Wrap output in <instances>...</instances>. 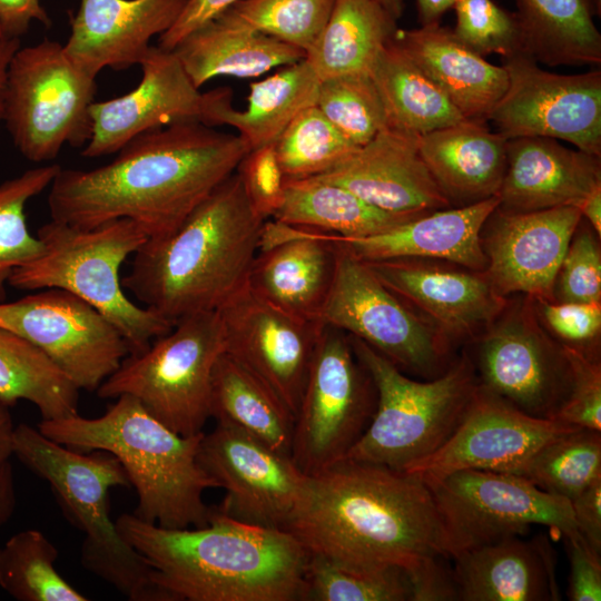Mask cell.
Masks as SVG:
<instances>
[{"label":"cell","mask_w":601,"mask_h":601,"mask_svg":"<svg viewBox=\"0 0 601 601\" xmlns=\"http://www.w3.org/2000/svg\"><path fill=\"white\" fill-rule=\"evenodd\" d=\"M213 128L162 127L135 137L95 169L61 167L49 186L51 219L92 228L127 218L148 239L171 234L250 150L239 135Z\"/></svg>","instance_id":"6da1fadb"},{"label":"cell","mask_w":601,"mask_h":601,"mask_svg":"<svg viewBox=\"0 0 601 601\" xmlns=\"http://www.w3.org/2000/svg\"><path fill=\"white\" fill-rule=\"evenodd\" d=\"M285 531L309 553L366 569L406 571L426 556L450 558L420 476L351 460L307 475Z\"/></svg>","instance_id":"7a4b0ae2"},{"label":"cell","mask_w":601,"mask_h":601,"mask_svg":"<svg viewBox=\"0 0 601 601\" xmlns=\"http://www.w3.org/2000/svg\"><path fill=\"white\" fill-rule=\"evenodd\" d=\"M115 523L173 601L302 600L308 552L285 530L245 523L216 508L200 528H162L134 513Z\"/></svg>","instance_id":"3957f363"},{"label":"cell","mask_w":601,"mask_h":601,"mask_svg":"<svg viewBox=\"0 0 601 601\" xmlns=\"http://www.w3.org/2000/svg\"><path fill=\"white\" fill-rule=\"evenodd\" d=\"M265 221L235 171L176 230L134 254L122 288L174 324L217 311L247 284Z\"/></svg>","instance_id":"277c9868"},{"label":"cell","mask_w":601,"mask_h":601,"mask_svg":"<svg viewBox=\"0 0 601 601\" xmlns=\"http://www.w3.org/2000/svg\"><path fill=\"white\" fill-rule=\"evenodd\" d=\"M98 417L78 413L41 420L39 431L73 450L105 451L118 459L138 504L140 520L168 529L205 526L213 508L204 502L218 483L200 466L203 433L183 436L151 414L134 397L120 395Z\"/></svg>","instance_id":"5b68a950"},{"label":"cell","mask_w":601,"mask_h":601,"mask_svg":"<svg viewBox=\"0 0 601 601\" xmlns=\"http://www.w3.org/2000/svg\"><path fill=\"white\" fill-rule=\"evenodd\" d=\"M12 455L47 481L66 516L85 533L82 566L131 601H173L152 580L144 556L118 533L109 515V492L129 486L127 473L112 454L76 452L26 423L14 426Z\"/></svg>","instance_id":"8992f818"},{"label":"cell","mask_w":601,"mask_h":601,"mask_svg":"<svg viewBox=\"0 0 601 601\" xmlns=\"http://www.w3.org/2000/svg\"><path fill=\"white\" fill-rule=\"evenodd\" d=\"M43 252L16 268L8 285L20 290L61 288L83 299L120 332L129 354L140 353L174 327L148 307H139L124 293L120 267L148 236L135 221L120 218L92 228L57 220L37 230Z\"/></svg>","instance_id":"52a82bcc"},{"label":"cell","mask_w":601,"mask_h":601,"mask_svg":"<svg viewBox=\"0 0 601 601\" xmlns=\"http://www.w3.org/2000/svg\"><path fill=\"white\" fill-rule=\"evenodd\" d=\"M353 351L376 388L371 423L344 460L405 472L437 451L463 420L479 386L467 354L434 378L421 382L358 338Z\"/></svg>","instance_id":"ba28073f"},{"label":"cell","mask_w":601,"mask_h":601,"mask_svg":"<svg viewBox=\"0 0 601 601\" xmlns=\"http://www.w3.org/2000/svg\"><path fill=\"white\" fill-rule=\"evenodd\" d=\"M224 347L217 311L185 316L147 349L127 355L96 392L101 398H136L183 436L203 433L210 417L213 370Z\"/></svg>","instance_id":"9c48e42d"},{"label":"cell","mask_w":601,"mask_h":601,"mask_svg":"<svg viewBox=\"0 0 601 601\" xmlns=\"http://www.w3.org/2000/svg\"><path fill=\"white\" fill-rule=\"evenodd\" d=\"M96 77L45 39L20 47L8 70L3 125L18 151L32 162L53 160L65 145L85 147L91 135Z\"/></svg>","instance_id":"30bf717a"},{"label":"cell","mask_w":601,"mask_h":601,"mask_svg":"<svg viewBox=\"0 0 601 601\" xmlns=\"http://www.w3.org/2000/svg\"><path fill=\"white\" fill-rule=\"evenodd\" d=\"M376 388L346 333L323 325L295 415L292 460L306 475L343 461L375 408Z\"/></svg>","instance_id":"8fae6325"},{"label":"cell","mask_w":601,"mask_h":601,"mask_svg":"<svg viewBox=\"0 0 601 601\" xmlns=\"http://www.w3.org/2000/svg\"><path fill=\"white\" fill-rule=\"evenodd\" d=\"M437 508L450 558L497 540L522 535L531 525L579 533L571 502L508 472L462 470L426 483Z\"/></svg>","instance_id":"7c38bea8"},{"label":"cell","mask_w":601,"mask_h":601,"mask_svg":"<svg viewBox=\"0 0 601 601\" xmlns=\"http://www.w3.org/2000/svg\"><path fill=\"white\" fill-rule=\"evenodd\" d=\"M336 249L335 275L319 323L361 339L402 372L428 380L442 374L451 363V346L443 336L364 262Z\"/></svg>","instance_id":"4fadbf2b"},{"label":"cell","mask_w":601,"mask_h":601,"mask_svg":"<svg viewBox=\"0 0 601 601\" xmlns=\"http://www.w3.org/2000/svg\"><path fill=\"white\" fill-rule=\"evenodd\" d=\"M472 343L479 385L519 411L553 420L571 386L563 346L540 323L530 296L509 306Z\"/></svg>","instance_id":"5bb4252c"},{"label":"cell","mask_w":601,"mask_h":601,"mask_svg":"<svg viewBox=\"0 0 601 601\" xmlns=\"http://www.w3.org/2000/svg\"><path fill=\"white\" fill-rule=\"evenodd\" d=\"M508 87L490 114L506 139L546 137L601 157V71L560 75L526 53L502 58Z\"/></svg>","instance_id":"9a60e30c"},{"label":"cell","mask_w":601,"mask_h":601,"mask_svg":"<svg viewBox=\"0 0 601 601\" xmlns=\"http://www.w3.org/2000/svg\"><path fill=\"white\" fill-rule=\"evenodd\" d=\"M0 327L32 343L79 390L89 392L97 391L130 353L110 321L61 288L0 300Z\"/></svg>","instance_id":"2e32d148"},{"label":"cell","mask_w":601,"mask_h":601,"mask_svg":"<svg viewBox=\"0 0 601 601\" xmlns=\"http://www.w3.org/2000/svg\"><path fill=\"white\" fill-rule=\"evenodd\" d=\"M200 466L224 489L218 508L235 520L285 530L300 500L307 475L292 457L221 420L203 434Z\"/></svg>","instance_id":"e0dca14e"},{"label":"cell","mask_w":601,"mask_h":601,"mask_svg":"<svg viewBox=\"0 0 601 601\" xmlns=\"http://www.w3.org/2000/svg\"><path fill=\"white\" fill-rule=\"evenodd\" d=\"M224 352L267 386L295 416L323 327L257 297L247 284L217 309Z\"/></svg>","instance_id":"ac0fdd59"},{"label":"cell","mask_w":601,"mask_h":601,"mask_svg":"<svg viewBox=\"0 0 601 601\" xmlns=\"http://www.w3.org/2000/svg\"><path fill=\"white\" fill-rule=\"evenodd\" d=\"M139 65L142 77L134 90L91 105V135L81 156L116 154L135 137L171 125L208 126L216 89L200 92L173 50L150 46Z\"/></svg>","instance_id":"d6986e66"},{"label":"cell","mask_w":601,"mask_h":601,"mask_svg":"<svg viewBox=\"0 0 601 601\" xmlns=\"http://www.w3.org/2000/svg\"><path fill=\"white\" fill-rule=\"evenodd\" d=\"M578 428L532 417L477 386L451 437L433 454L405 471L425 483L462 470L514 473L550 439Z\"/></svg>","instance_id":"ffe728a7"},{"label":"cell","mask_w":601,"mask_h":601,"mask_svg":"<svg viewBox=\"0 0 601 601\" xmlns=\"http://www.w3.org/2000/svg\"><path fill=\"white\" fill-rule=\"evenodd\" d=\"M364 263L385 287L427 319L451 348L476 339L508 304L484 272L422 258Z\"/></svg>","instance_id":"44dd1931"},{"label":"cell","mask_w":601,"mask_h":601,"mask_svg":"<svg viewBox=\"0 0 601 601\" xmlns=\"http://www.w3.org/2000/svg\"><path fill=\"white\" fill-rule=\"evenodd\" d=\"M581 219L573 206L531 211L497 206L481 231L484 273L495 289L505 297L518 293L554 302L556 273Z\"/></svg>","instance_id":"7402d4cb"},{"label":"cell","mask_w":601,"mask_h":601,"mask_svg":"<svg viewBox=\"0 0 601 601\" xmlns=\"http://www.w3.org/2000/svg\"><path fill=\"white\" fill-rule=\"evenodd\" d=\"M247 287L299 319L319 323L333 284L337 249L321 231L266 220Z\"/></svg>","instance_id":"603a6c76"},{"label":"cell","mask_w":601,"mask_h":601,"mask_svg":"<svg viewBox=\"0 0 601 601\" xmlns=\"http://www.w3.org/2000/svg\"><path fill=\"white\" fill-rule=\"evenodd\" d=\"M418 135L387 127L334 168L314 178L338 185L395 213L451 207L418 150Z\"/></svg>","instance_id":"cb8c5ba5"},{"label":"cell","mask_w":601,"mask_h":601,"mask_svg":"<svg viewBox=\"0 0 601 601\" xmlns=\"http://www.w3.org/2000/svg\"><path fill=\"white\" fill-rule=\"evenodd\" d=\"M188 0H80L63 49L80 69L97 77L105 68L139 65L150 39L167 31Z\"/></svg>","instance_id":"d4e9b609"},{"label":"cell","mask_w":601,"mask_h":601,"mask_svg":"<svg viewBox=\"0 0 601 601\" xmlns=\"http://www.w3.org/2000/svg\"><path fill=\"white\" fill-rule=\"evenodd\" d=\"M499 203L497 196H493L466 206L432 210L367 237L348 238L321 233L363 262L422 258L484 272L487 259L481 244V231Z\"/></svg>","instance_id":"484cf974"},{"label":"cell","mask_w":601,"mask_h":601,"mask_svg":"<svg viewBox=\"0 0 601 601\" xmlns=\"http://www.w3.org/2000/svg\"><path fill=\"white\" fill-rule=\"evenodd\" d=\"M601 187V157L564 147L546 137L506 140V168L499 208L531 211L562 206L580 209Z\"/></svg>","instance_id":"4316f807"},{"label":"cell","mask_w":601,"mask_h":601,"mask_svg":"<svg viewBox=\"0 0 601 601\" xmlns=\"http://www.w3.org/2000/svg\"><path fill=\"white\" fill-rule=\"evenodd\" d=\"M453 560L460 601L560 600L554 551L544 536L504 538Z\"/></svg>","instance_id":"83f0119b"},{"label":"cell","mask_w":601,"mask_h":601,"mask_svg":"<svg viewBox=\"0 0 601 601\" xmlns=\"http://www.w3.org/2000/svg\"><path fill=\"white\" fill-rule=\"evenodd\" d=\"M506 140L486 122L470 119L417 138L422 159L453 207L497 196L506 168Z\"/></svg>","instance_id":"f1b7e54d"},{"label":"cell","mask_w":601,"mask_h":601,"mask_svg":"<svg viewBox=\"0 0 601 601\" xmlns=\"http://www.w3.org/2000/svg\"><path fill=\"white\" fill-rule=\"evenodd\" d=\"M395 41L439 85L460 114L470 120H489L508 87L502 66L464 46L440 23L397 29Z\"/></svg>","instance_id":"f546056e"},{"label":"cell","mask_w":601,"mask_h":601,"mask_svg":"<svg viewBox=\"0 0 601 601\" xmlns=\"http://www.w3.org/2000/svg\"><path fill=\"white\" fill-rule=\"evenodd\" d=\"M173 51L197 88L216 77H258L306 57L304 50L221 13L187 35Z\"/></svg>","instance_id":"4dcf8cb0"},{"label":"cell","mask_w":601,"mask_h":601,"mask_svg":"<svg viewBox=\"0 0 601 601\" xmlns=\"http://www.w3.org/2000/svg\"><path fill=\"white\" fill-rule=\"evenodd\" d=\"M321 80L303 59L250 85L245 110L233 107L230 88H216L208 126H229L250 150L276 141L305 108L316 105Z\"/></svg>","instance_id":"1f68e13d"},{"label":"cell","mask_w":601,"mask_h":601,"mask_svg":"<svg viewBox=\"0 0 601 601\" xmlns=\"http://www.w3.org/2000/svg\"><path fill=\"white\" fill-rule=\"evenodd\" d=\"M425 213L378 208L338 185L317 178L285 181V197L272 219L348 238L387 231Z\"/></svg>","instance_id":"d6a6232c"},{"label":"cell","mask_w":601,"mask_h":601,"mask_svg":"<svg viewBox=\"0 0 601 601\" xmlns=\"http://www.w3.org/2000/svg\"><path fill=\"white\" fill-rule=\"evenodd\" d=\"M524 53L546 66L601 65L593 0H515Z\"/></svg>","instance_id":"836d02e7"},{"label":"cell","mask_w":601,"mask_h":601,"mask_svg":"<svg viewBox=\"0 0 601 601\" xmlns=\"http://www.w3.org/2000/svg\"><path fill=\"white\" fill-rule=\"evenodd\" d=\"M397 29V19L375 0H335L329 19L305 60L319 80L371 73L377 56Z\"/></svg>","instance_id":"e575fe53"},{"label":"cell","mask_w":601,"mask_h":601,"mask_svg":"<svg viewBox=\"0 0 601 601\" xmlns=\"http://www.w3.org/2000/svg\"><path fill=\"white\" fill-rule=\"evenodd\" d=\"M371 76L383 100L387 127L420 136L465 119L394 38L377 56Z\"/></svg>","instance_id":"d590c367"},{"label":"cell","mask_w":601,"mask_h":601,"mask_svg":"<svg viewBox=\"0 0 601 601\" xmlns=\"http://www.w3.org/2000/svg\"><path fill=\"white\" fill-rule=\"evenodd\" d=\"M210 417L292 457L295 416L257 377L223 352L211 376Z\"/></svg>","instance_id":"8d00e7d4"},{"label":"cell","mask_w":601,"mask_h":601,"mask_svg":"<svg viewBox=\"0 0 601 601\" xmlns=\"http://www.w3.org/2000/svg\"><path fill=\"white\" fill-rule=\"evenodd\" d=\"M79 388L32 343L0 327V398L32 403L41 420L78 413Z\"/></svg>","instance_id":"74e56055"},{"label":"cell","mask_w":601,"mask_h":601,"mask_svg":"<svg viewBox=\"0 0 601 601\" xmlns=\"http://www.w3.org/2000/svg\"><path fill=\"white\" fill-rule=\"evenodd\" d=\"M56 545L39 530L10 536L0 546V588L18 601H87L58 572Z\"/></svg>","instance_id":"f35d334b"},{"label":"cell","mask_w":601,"mask_h":601,"mask_svg":"<svg viewBox=\"0 0 601 601\" xmlns=\"http://www.w3.org/2000/svg\"><path fill=\"white\" fill-rule=\"evenodd\" d=\"M516 474L571 501L601 477V432L578 427L559 434L541 445Z\"/></svg>","instance_id":"ab89813d"},{"label":"cell","mask_w":601,"mask_h":601,"mask_svg":"<svg viewBox=\"0 0 601 601\" xmlns=\"http://www.w3.org/2000/svg\"><path fill=\"white\" fill-rule=\"evenodd\" d=\"M302 600L411 601V588L400 568L366 569L308 552Z\"/></svg>","instance_id":"60d3db41"},{"label":"cell","mask_w":601,"mask_h":601,"mask_svg":"<svg viewBox=\"0 0 601 601\" xmlns=\"http://www.w3.org/2000/svg\"><path fill=\"white\" fill-rule=\"evenodd\" d=\"M357 148L335 128L316 105L302 110L274 142L286 180L322 175Z\"/></svg>","instance_id":"b9f144b4"},{"label":"cell","mask_w":601,"mask_h":601,"mask_svg":"<svg viewBox=\"0 0 601 601\" xmlns=\"http://www.w3.org/2000/svg\"><path fill=\"white\" fill-rule=\"evenodd\" d=\"M60 169L57 164L45 165L0 184V300L6 299L12 272L43 252L41 240L28 229L26 205L51 185Z\"/></svg>","instance_id":"7bdbcfd3"},{"label":"cell","mask_w":601,"mask_h":601,"mask_svg":"<svg viewBox=\"0 0 601 601\" xmlns=\"http://www.w3.org/2000/svg\"><path fill=\"white\" fill-rule=\"evenodd\" d=\"M316 106L357 147L387 128L383 100L371 73H346L321 80Z\"/></svg>","instance_id":"ee69618b"},{"label":"cell","mask_w":601,"mask_h":601,"mask_svg":"<svg viewBox=\"0 0 601 601\" xmlns=\"http://www.w3.org/2000/svg\"><path fill=\"white\" fill-rule=\"evenodd\" d=\"M335 0H242L221 14L307 52L323 32Z\"/></svg>","instance_id":"f6af8a7d"},{"label":"cell","mask_w":601,"mask_h":601,"mask_svg":"<svg viewBox=\"0 0 601 601\" xmlns=\"http://www.w3.org/2000/svg\"><path fill=\"white\" fill-rule=\"evenodd\" d=\"M455 37L475 53L502 58L524 53L523 33L516 12L493 0H457L453 7Z\"/></svg>","instance_id":"bcb514c9"},{"label":"cell","mask_w":601,"mask_h":601,"mask_svg":"<svg viewBox=\"0 0 601 601\" xmlns=\"http://www.w3.org/2000/svg\"><path fill=\"white\" fill-rule=\"evenodd\" d=\"M582 218L556 273L553 297L562 303H601V252Z\"/></svg>","instance_id":"7dc6e473"},{"label":"cell","mask_w":601,"mask_h":601,"mask_svg":"<svg viewBox=\"0 0 601 601\" xmlns=\"http://www.w3.org/2000/svg\"><path fill=\"white\" fill-rule=\"evenodd\" d=\"M532 302L540 323L558 343L599 359L601 303Z\"/></svg>","instance_id":"c3c4849f"},{"label":"cell","mask_w":601,"mask_h":601,"mask_svg":"<svg viewBox=\"0 0 601 601\" xmlns=\"http://www.w3.org/2000/svg\"><path fill=\"white\" fill-rule=\"evenodd\" d=\"M563 346L571 368L569 395L554 421L601 432V364L583 353Z\"/></svg>","instance_id":"681fc988"},{"label":"cell","mask_w":601,"mask_h":601,"mask_svg":"<svg viewBox=\"0 0 601 601\" xmlns=\"http://www.w3.org/2000/svg\"><path fill=\"white\" fill-rule=\"evenodd\" d=\"M236 171L254 211L264 220L273 218L284 201L286 181L274 144L249 150Z\"/></svg>","instance_id":"f907efd6"},{"label":"cell","mask_w":601,"mask_h":601,"mask_svg":"<svg viewBox=\"0 0 601 601\" xmlns=\"http://www.w3.org/2000/svg\"><path fill=\"white\" fill-rule=\"evenodd\" d=\"M570 561L568 597L571 601L601 600V560L580 533L565 538Z\"/></svg>","instance_id":"816d5d0a"},{"label":"cell","mask_w":601,"mask_h":601,"mask_svg":"<svg viewBox=\"0 0 601 601\" xmlns=\"http://www.w3.org/2000/svg\"><path fill=\"white\" fill-rule=\"evenodd\" d=\"M443 555L420 560L404 571L411 588V601H457L459 591L453 568Z\"/></svg>","instance_id":"f5cc1de1"},{"label":"cell","mask_w":601,"mask_h":601,"mask_svg":"<svg viewBox=\"0 0 601 601\" xmlns=\"http://www.w3.org/2000/svg\"><path fill=\"white\" fill-rule=\"evenodd\" d=\"M242 0H188L174 24L159 36V47L173 50L187 35Z\"/></svg>","instance_id":"db71d44e"},{"label":"cell","mask_w":601,"mask_h":601,"mask_svg":"<svg viewBox=\"0 0 601 601\" xmlns=\"http://www.w3.org/2000/svg\"><path fill=\"white\" fill-rule=\"evenodd\" d=\"M577 530L601 554V477L570 501Z\"/></svg>","instance_id":"11a10c76"},{"label":"cell","mask_w":601,"mask_h":601,"mask_svg":"<svg viewBox=\"0 0 601 601\" xmlns=\"http://www.w3.org/2000/svg\"><path fill=\"white\" fill-rule=\"evenodd\" d=\"M35 21L51 23L40 0H0V26L8 35L20 38Z\"/></svg>","instance_id":"9f6ffc18"},{"label":"cell","mask_w":601,"mask_h":601,"mask_svg":"<svg viewBox=\"0 0 601 601\" xmlns=\"http://www.w3.org/2000/svg\"><path fill=\"white\" fill-rule=\"evenodd\" d=\"M16 485L10 457L0 459V528L12 516L16 509Z\"/></svg>","instance_id":"6f0895ef"},{"label":"cell","mask_w":601,"mask_h":601,"mask_svg":"<svg viewBox=\"0 0 601 601\" xmlns=\"http://www.w3.org/2000/svg\"><path fill=\"white\" fill-rule=\"evenodd\" d=\"M21 47L20 38L8 35L0 26V129L3 125V104L10 62Z\"/></svg>","instance_id":"680465c9"},{"label":"cell","mask_w":601,"mask_h":601,"mask_svg":"<svg viewBox=\"0 0 601 601\" xmlns=\"http://www.w3.org/2000/svg\"><path fill=\"white\" fill-rule=\"evenodd\" d=\"M457 0H415L417 19L421 26L440 23L444 13L453 9Z\"/></svg>","instance_id":"91938a15"},{"label":"cell","mask_w":601,"mask_h":601,"mask_svg":"<svg viewBox=\"0 0 601 601\" xmlns=\"http://www.w3.org/2000/svg\"><path fill=\"white\" fill-rule=\"evenodd\" d=\"M582 218L601 236V187L592 191L581 207Z\"/></svg>","instance_id":"94428289"},{"label":"cell","mask_w":601,"mask_h":601,"mask_svg":"<svg viewBox=\"0 0 601 601\" xmlns=\"http://www.w3.org/2000/svg\"><path fill=\"white\" fill-rule=\"evenodd\" d=\"M9 408L10 406L0 398V459L12 455V434L16 425Z\"/></svg>","instance_id":"6125c7cd"},{"label":"cell","mask_w":601,"mask_h":601,"mask_svg":"<svg viewBox=\"0 0 601 601\" xmlns=\"http://www.w3.org/2000/svg\"><path fill=\"white\" fill-rule=\"evenodd\" d=\"M386 9L395 19H400L404 12V0H375Z\"/></svg>","instance_id":"be15d7a7"},{"label":"cell","mask_w":601,"mask_h":601,"mask_svg":"<svg viewBox=\"0 0 601 601\" xmlns=\"http://www.w3.org/2000/svg\"><path fill=\"white\" fill-rule=\"evenodd\" d=\"M598 17L601 16V0H593Z\"/></svg>","instance_id":"e7e4bbea"}]
</instances>
